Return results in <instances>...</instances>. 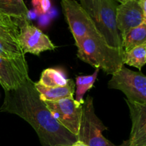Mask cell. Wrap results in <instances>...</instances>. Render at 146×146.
Instances as JSON below:
<instances>
[{"label":"cell","instance_id":"9a60e30c","mask_svg":"<svg viewBox=\"0 0 146 146\" xmlns=\"http://www.w3.org/2000/svg\"><path fill=\"white\" fill-rule=\"evenodd\" d=\"M69 81L64 71L60 68H48L41 73L38 84L47 88L64 86Z\"/></svg>","mask_w":146,"mask_h":146},{"label":"cell","instance_id":"2e32d148","mask_svg":"<svg viewBox=\"0 0 146 146\" xmlns=\"http://www.w3.org/2000/svg\"><path fill=\"white\" fill-rule=\"evenodd\" d=\"M123 64L141 70L146 63V43L123 52Z\"/></svg>","mask_w":146,"mask_h":146},{"label":"cell","instance_id":"d6986e66","mask_svg":"<svg viewBox=\"0 0 146 146\" xmlns=\"http://www.w3.org/2000/svg\"><path fill=\"white\" fill-rule=\"evenodd\" d=\"M31 4L38 14H46L51 7V0H31Z\"/></svg>","mask_w":146,"mask_h":146},{"label":"cell","instance_id":"8fae6325","mask_svg":"<svg viewBox=\"0 0 146 146\" xmlns=\"http://www.w3.org/2000/svg\"><path fill=\"white\" fill-rule=\"evenodd\" d=\"M130 111L132 128L129 146H146V104L125 99Z\"/></svg>","mask_w":146,"mask_h":146},{"label":"cell","instance_id":"5b68a950","mask_svg":"<svg viewBox=\"0 0 146 146\" xmlns=\"http://www.w3.org/2000/svg\"><path fill=\"white\" fill-rule=\"evenodd\" d=\"M108 87L121 91L127 100L146 104V77L141 72H137L123 66L112 75Z\"/></svg>","mask_w":146,"mask_h":146},{"label":"cell","instance_id":"8992f818","mask_svg":"<svg viewBox=\"0 0 146 146\" xmlns=\"http://www.w3.org/2000/svg\"><path fill=\"white\" fill-rule=\"evenodd\" d=\"M44 103L54 119L77 137L81 126L83 105L77 103L74 98L56 101H44Z\"/></svg>","mask_w":146,"mask_h":146},{"label":"cell","instance_id":"7a4b0ae2","mask_svg":"<svg viewBox=\"0 0 146 146\" xmlns=\"http://www.w3.org/2000/svg\"><path fill=\"white\" fill-rule=\"evenodd\" d=\"M77 48L79 59L106 74L113 75L124 66L123 51L109 46L103 38H86Z\"/></svg>","mask_w":146,"mask_h":146},{"label":"cell","instance_id":"ac0fdd59","mask_svg":"<svg viewBox=\"0 0 146 146\" xmlns=\"http://www.w3.org/2000/svg\"><path fill=\"white\" fill-rule=\"evenodd\" d=\"M80 2L81 7L95 23L98 19L100 0H80Z\"/></svg>","mask_w":146,"mask_h":146},{"label":"cell","instance_id":"9c48e42d","mask_svg":"<svg viewBox=\"0 0 146 146\" xmlns=\"http://www.w3.org/2000/svg\"><path fill=\"white\" fill-rule=\"evenodd\" d=\"M29 78L27 60L10 59L0 56V85L4 91L19 88Z\"/></svg>","mask_w":146,"mask_h":146},{"label":"cell","instance_id":"52a82bcc","mask_svg":"<svg viewBox=\"0 0 146 146\" xmlns=\"http://www.w3.org/2000/svg\"><path fill=\"white\" fill-rule=\"evenodd\" d=\"M19 20L0 14V56L15 60H26L19 41Z\"/></svg>","mask_w":146,"mask_h":146},{"label":"cell","instance_id":"5bb4252c","mask_svg":"<svg viewBox=\"0 0 146 146\" xmlns=\"http://www.w3.org/2000/svg\"><path fill=\"white\" fill-rule=\"evenodd\" d=\"M0 14L15 19H28L29 10L23 0H0Z\"/></svg>","mask_w":146,"mask_h":146},{"label":"cell","instance_id":"44dd1931","mask_svg":"<svg viewBox=\"0 0 146 146\" xmlns=\"http://www.w3.org/2000/svg\"><path fill=\"white\" fill-rule=\"evenodd\" d=\"M71 146H88V145H86L85 143H84L83 142H81V141H77L76 142L74 143Z\"/></svg>","mask_w":146,"mask_h":146},{"label":"cell","instance_id":"603a6c76","mask_svg":"<svg viewBox=\"0 0 146 146\" xmlns=\"http://www.w3.org/2000/svg\"><path fill=\"white\" fill-rule=\"evenodd\" d=\"M54 146H71V145H62V144H57V145H55Z\"/></svg>","mask_w":146,"mask_h":146},{"label":"cell","instance_id":"ffe728a7","mask_svg":"<svg viewBox=\"0 0 146 146\" xmlns=\"http://www.w3.org/2000/svg\"><path fill=\"white\" fill-rule=\"evenodd\" d=\"M143 12L146 14V0H138Z\"/></svg>","mask_w":146,"mask_h":146},{"label":"cell","instance_id":"ba28073f","mask_svg":"<svg viewBox=\"0 0 146 146\" xmlns=\"http://www.w3.org/2000/svg\"><path fill=\"white\" fill-rule=\"evenodd\" d=\"M19 41L24 54L39 55L46 51H54L56 46L49 37L30 24L28 19H20Z\"/></svg>","mask_w":146,"mask_h":146},{"label":"cell","instance_id":"7402d4cb","mask_svg":"<svg viewBox=\"0 0 146 146\" xmlns=\"http://www.w3.org/2000/svg\"><path fill=\"white\" fill-rule=\"evenodd\" d=\"M116 1H118V2H120L121 4H122V3H124L125 2V1H131V0H115Z\"/></svg>","mask_w":146,"mask_h":146},{"label":"cell","instance_id":"4fadbf2b","mask_svg":"<svg viewBox=\"0 0 146 146\" xmlns=\"http://www.w3.org/2000/svg\"><path fill=\"white\" fill-rule=\"evenodd\" d=\"M121 45L123 52L146 43V22L132 29L124 35L121 36Z\"/></svg>","mask_w":146,"mask_h":146},{"label":"cell","instance_id":"6da1fadb","mask_svg":"<svg viewBox=\"0 0 146 146\" xmlns=\"http://www.w3.org/2000/svg\"><path fill=\"white\" fill-rule=\"evenodd\" d=\"M1 112L15 114L31 125L38 135L42 146L57 144L72 145L77 137L60 125L51 115L35 87L29 78L21 86L4 91Z\"/></svg>","mask_w":146,"mask_h":146},{"label":"cell","instance_id":"277c9868","mask_svg":"<svg viewBox=\"0 0 146 146\" xmlns=\"http://www.w3.org/2000/svg\"><path fill=\"white\" fill-rule=\"evenodd\" d=\"M61 4L76 46L86 38H103L93 20L76 0H61Z\"/></svg>","mask_w":146,"mask_h":146},{"label":"cell","instance_id":"7c38bea8","mask_svg":"<svg viewBox=\"0 0 146 146\" xmlns=\"http://www.w3.org/2000/svg\"><path fill=\"white\" fill-rule=\"evenodd\" d=\"M75 83L70 79L68 84L64 86L47 88L38 83H35V87L40 95L41 100L48 101H56L64 98H74L75 93Z\"/></svg>","mask_w":146,"mask_h":146},{"label":"cell","instance_id":"3957f363","mask_svg":"<svg viewBox=\"0 0 146 146\" xmlns=\"http://www.w3.org/2000/svg\"><path fill=\"white\" fill-rule=\"evenodd\" d=\"M81 126L77 140L88 146H129L128 140L121 145H115L103 135L104 131L108 129L95 113L94 99L88 96L83 104Z\"/></svg>","mask_w":146,"mask_h":146},{"label":"cell","instance_id":"30bf717a","mask_svg":"<svg viewBox=\"0 0 146 146\" xmlns=\"http://www.w3.org/2000/svg\"><path fill=\"white\" fill-rule=\"evenodd\" d=\"M115 22L121 36L146 22V14L143 11L139 1L131 0L118 5Z\"/></svg>","mask_w":146,"mask_h":146},{"label":"cell","instance_id":"e0dca14e","mask_svg":"<svg viewBox=\"0 0 146 146\" xmlns=\"http://www.w3.org/2000/svg\"><path fill=\"white\" fill-rule=\"evenodd\" d=\"M99 72L98 68H96L92 75L89 76H78L76 78V90L75 101L78 104L83 105L84 103V96L87 91L91 89L96 81L98 74Z\"/></svg>","mask_w":146,"mask_h":146}]
</instances>
